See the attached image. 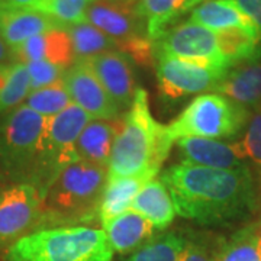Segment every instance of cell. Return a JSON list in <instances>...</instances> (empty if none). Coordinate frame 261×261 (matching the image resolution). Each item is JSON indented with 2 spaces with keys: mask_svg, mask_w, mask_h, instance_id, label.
<instances>
[{
  "mask_svg": "<svg viewBox=\"0 0 261 261\" xmlns=\"http://www.w3.org/2000/svg\"><path fill=\"white\" fill-rule=\"evenodd\" d=\"M176 214L197 224H225L251 214L255 189L248 166L232 170L180 163L161 174Z\"/></svg>",
  "mask_w": 261,
  "mask_h": 261,
  "instance_id": "1",
  "label": "cell"
},
{
  "mask_svg": "<svg viewBox=\"0 0 261 261\" xmlns=\"http://www.w3.org/2000/svg\"><path fill=\"white\" fill-rule=\"evenodd\" d=\"M161 126L149 111L148 93L137 89L129 112L125 115L121 132L113 144L108 163V180L135 176L148 170L159 173L171 149L163 140Z\"/></svg>",
  "mask_w": 261,
  "mask_h": 261,
  "instance_id": "2",
  "label": "cell"
},
{
  "mask_svg": "<svg viewBox=\"0 0 261 261\" xmlns=\"http://www.w3.org/2000/svg\"><path fill=\"white\" fill-rule=\"evenodd\" d=\"M108 183V167L77 160L56 176L44 193L41 226L94 222Z\"/></svg>",
  "mask_w": 261,
  "mask_h": 261,
  "instance_id": "3",
  "label": "cell"
},
{
  "mask_svg": "<svg viewBox=\"0 0 261 261\" xmlns=\"http://www.w3.org/2000/svg\"><path fill=\"white\" fill-rule=\"evenodd\" d=\"M48 118L20 105L0 121V163L18 183L45 193L44 141Z\"/></svg>",
  "mask_w": 261,
  "mask_h": 261,
  "instance_id": "4",
  "label": "cell"
},
{
  "mask_svg": "<svg viewBox=\"0 0 261 261\" xmlns=\"http://www.w3.org/2000/svg\"><path fill=\"white\" fill-rule=\"evenodd\" d=\"M8 261H112L113 250L103 229L60 226L22 237L6 251Z\"/></svg>",
  "mask_w": 261,
  "mask_h": 261,
  "instance_id": "5",
  "label": "cell"
},
{
  "mask_svg": "<svg viewBox=\"0 0 261 261\" xmlns=\"http://www.w3.org/2000/svg\"><path fill=\"white\" fill-rule=\"evenodd\" d=\"M250 121V111L222 94H200L177 118L161 126L167 145L180 138H232Z\"/></svg>",
  "mask_w": 261,
  "mask_h": 261,
  "instance_id": "6",
  "label": "cell"
},
{
  "mask_svg": "<svg viewBox=\"0 0 261 261\" xmlns=\"http://www.w3.org/2000/svg\"><path fill=\"white\" fill-rule=\"evenodd\" d=\"M44 192L31 183L0 186V247L38 231L42 221Z\"/></svg>",
  "mask_w": 261,
  "mask_h": 261,
  "instance_id": "7",
  "label": "cell"
},
{
  "mask_svg": "<svg viewBox=\"0 0 261 261\" xmlns=\"http://www.w3.org/2000/svg\"><path fill=\"white\" fill-rule=\"evenodd\" d=\"M154 53L155 58L170 57L199 65L229 70L218 49L215 32L192 20L168 28L154 42Z\"/></svg>",
  "mask_w": 261,
  "mask_h": 261,
  "instance_id": "8",
  "label": "cell"
},
{
  "mask_svg": "<svg viewBox=\"0 0 261 261\" xmlns=\"http://www.w3.org/2000/svg\"><path fill=\"white\" fill-rule=\"evenodd\" d=\"M90 119L92 118L74 103L68 105L56 116L48 118L44 141L45 190L63 167L79 160L75 144Z\"/></svg>",
  "mask_w": 261,
  "mask_h": 261,
  "instance_id": "9",
  "label": "cell"
},
{
  "mask_svg": "<svg viewBox=\"0 0 261 261\" xmlns=\"http://www.w3.org/2000/svg\"><path fill=\"white\" fill-rule=\"evenodd\" d=\"M86 19L94 28L112 38L121 49L141 38H149L140 0H92Z\"/></svg>",
  "mask_w": 261,
  "mask_h": 261,
  "instance_id": "10",
  "label": "cell"
},
{
  "mask_svg": "<svg viewBox=\"0 0 261 261\" xmlns=\"http://www.w3.org/2000/svg\"><path fill=\"white\" fill-rule=\"evenodd\" d=\"M157 79L161 96L176 100L189 94L206 93L216 89L228 70L189 63L170 57H157Z\"/></svg>",
  "mask_w": 261,
  "mask_h": 261,
  "instance_id": "11",
  "label": "cell"
},
{
  "mask_svg": "<svg viewBox=\"0 0 261 261\" xmlns=\"http://www.w3.org/2000/svg\"><path fill=\"white\" fill-rule=\"evenodd\" d=\"M63 84L71 102L82 108L92 119H118L119 109L87 61H75L67 68Z\"/></svg>",
  "mask_w": 261,
  "mask_h": 261,
  "instance_id": "12",
  "label": "cell"
},
{
  "mask_svg": "<svg viewBox=\"0 0 261 261\" xmlns=\"http://www.w3.org/2000/svg\"><path fill=\"white\" fill-rule=\"evenodd\" d=\"M87 63L116 108L119 111L130 108L137 87L129 57L119 49H113L87 60Z\"/></svg>",
  "mask_w": 261,
  "mask_h": 261,
  "instance_id": "13",
  "label": "cell"
},
{
  "mask_svg": "<svg viewBox=\"0 0 261 261\" xmlns=\"http://www.w3.org/2000/svg\"><path fill=\"white\" fill-rule=\"evenodd\" d=\"M54 29L64 28L54 19L32 9L31 6L0 2V37L10 49L22 45L29 38Z\"/></svg>",
  "mask_w": 261,
  "mask_h": 261,
  "instance_id": "14",
  "label": "cell"
},
{
  "mask_svg": "<svg viewBox=\"0 0 261 261\" xmlns=\"http://www.w3.org/2000/svg\"><path fill=\"white\" fill-rule=\"evenodd\" d=\"M178 151L183 155V163L202 167L232 168L245 167V157L237 142L228 144L211 138H180L176 141Z\"/></svg>",
  "mask_w": 261,
  "mask_h": 261,
  "instance_id": "15",
  "label": "cell"
},
{
  "mask_svg": "<svg viewBox=\"0 0 261 261\" xmlns=\"http://www.w3.org/2000/svg\"><path fill=\"white\" fill-rule=\"evenodd\" d=\"M215 92L244 108L261 106V51L251 60L231 67Z\"/></svg>",
  "mask_w": 261,
  "mask_h": 261,
  "instance_id": "16",
  "label": "cell"
},
{
  "mask_svg": "<svg viewBox=\"0 0 261 261\" xmlns=\"http://www.w3.org/2000/svg\"><path fill=\"white\" fill-rule=\"evenodd\" d=\"M16 63L44 60L67 70L75 63L73 45L65 29H54L37 37L29 38L22 45L12 49Z\"/></svg>",
  "mask_w": 261,
  "mask_h": 261,
  "instance_id": "17",
  "label": "cell"
},
{
  "mask_svg": "<svg viewBox=\"0 0 261 261\" xmlns=\"http://www.w3.org/2000/svg\"><path fill=\"white\" fill-rule=\"evenodd\" d=\"M123 119H90L80 134L75 151L79 160L108 167L113 144L122 129Z\"/></svg>",
  "mask_w": 261,
  "mask_h": 261,
  "instance_id": "18",
  "label": "cell"
},
{
  "mask_svg": "<svg viewBox=\"0 0 261 261\" xmlns=\"http://www.w3.org/2000/svg\"><path fill=\"white\" fill-rule=\"evenodd\" d=\"M155 176V171L148 170L135 176L108 180L97 209V218L100 224L105 226L116 216L126 212L141 189Z\"/></svg>",
  "mask_w": 261,
  "mask_h": 261,
  "instance_id": "19",
  "label": "cell"
},
{
  "mask_svg": "<svg viewBox=\"0 0 261 261\" xmlns=\"http://www.w3.org/2000/svg\"><path fill=\"white\" fill-rule=\"evenodd\" d=\"M113 252L126 254L135 251L154 233V225L142 215L128 209L103 226Z\"/></svg>",
  "mask_w": 261,
  "mask_h": 261,
  "instance_id": "20",
  "label": "cell"
},
{
  "mask_svg": "<svg viewBox=\"0 0 261 261\" xmlns=\"http://www.w3.org/2000/svg\"><path fill=\"white\" fill-rule=\"evenodd\" d=\"M129 209L145 216L157 229L167 228L176 216L171 195L168 193L166 185L159 178L149 180L141 189L140 193L132 200Z\"/></svg>",
  "mask_w": 261,
  "mask_h": 261,
  "instance_id": "21",
  "label": "cell"
},
{
  "mask_svg": "<svg viewBox=\"0 0 261 261\" xmlns=\"http://www.w3.org/2000/svg\"><path fill=\"white\" fill-rule=\"evenodd\" d=\"M197 25L219 32L228 28H245L260 32L229 0H203L190 10V19ZM261 37V35H260Z\"/></svg>",
  "mask_w": 261,
  "mask_h": 261,
  "instance_id": "22",
  "label": "cell"
},
{
  "mask_svg": "<svg viewBox=\"0 0 261 261\" xmlns=\"http://www.w3.org/2000/svg\"><path fill=\"white\" fill-rule=\"evenodd\" d=\"M215 35L218 49L229 68L251 60L261 51V37L251 29L228 28Z\"/></svg>",
  "mask_w": 261,
  "mask_h": 261,
  "instance_id": "23",
  "label": "cell"
},
{
  "mask_svg": "<svg viewBox=\"0 0 261 261\" xmlns=\"http://www.w3.org/2000/svg\"><path fill=\"white\" fill-rule=\"evenodd\" d=\"M197 3L200 0H140L149 39L155 42L167 31L170 23L193 9Z\"/></svg>",
  "mask_w": 261,
  "mask_h": 261,
  "instance_id": "24",
  "label": "cell"
},
{
  "mask_svg": "<svg viewBox=\"0 0 261 261\" xmlns=\"http://www.w3.org/2000/svg\"><path fill=\"white\" fill-rule=\"evenodd\" d=\"M31 93V79L23 63L0 65V113L20 106Z\"/></svg>",
  "mask_w": 261,
  "mask_h": 261,
  "instance_id": "25",
  "label": "cell"
},
{
  "mask_svg": "<svg viewBox=\"0 0 261 261\" xmlns=\"http://www.w3.org/2000/svg\"><path fill=\"white\" fill-rule=\"evenodd\" d=\"M64 29L71 41L75 61H87L99 54L118 48V44L112 38L105 35L102 31L94 28L89 22L70 25Z\"/></svg>",
  "mask_w": 261,
  "mask_h": 261,
  "instance_id": "26",
  "label": "cell"
},
{
  "mask_svg": "<svg viewBox=\"0 0 261 261\" xmlns=\"http://www.w3.org/2000/svg\"><path fill=\"white\" fill-rule=\"evenodd\" d=\"M187 240L178 232H168L142 244L126 261H180Z\"/></svg>",
  "mask_w": 261,
  "mask_h": 261,
  "instance_id": "27",
  "label": "cell"
},
{
  "mask_svg": "<svg viewBox=\"0 0 261 261\" xmlns=\"http://www.w3.org/2000/svg\"><path fill=\"white\" fill-rule=\"evenodd\" d=\"M215 261H261L258 228L247 226L222 244Z\"/></svg>",
  "mask_w": 261,
  "mask_h": 261,
  "instance_id": "28",
  "label": "cell"
},
{
  "mask_svg": "<svg viewBox=\"0 0 261 261\" xmlns=\"http://www.w3.org/2000/svg\"><path fill=\"white\" fill-rule=\"evenodd\" d=\"M89 3L90 0H32L31 8L54 19L65 28L87 22L86 10Z\"/></svg>",
  "mask_w": 261,
  "mask_h": 261,
  "instance_id": "29",
  "label": "cell"
},
{
  "mask_svg": "<svg viewBox=\"0 0 261 261\" xmlns=\"http://www.w3.org/2000/svg\"><path fill=\"white\" fill-rule=\"evenodd\" d=\"M71 99L65 90L63 82L31 92L25 103L32 111L45 118H53L60 112H63L68 105H71Z\"/></svg>",
  "mask_w": 261,
  "mask_h": 261,
  "instance_id": "30",
  "label": "cell"
},
{
  "mask_svg": "<svg viewBox=\"0 0 261 261\" xmlns=\"http://www.w3.org/2000/svg\"><path fill=\"white\" fill-rule=\"evenodd\" d=\"M25 65L31 79V92L63 82L65 70L53 63L39 60V61H29Z\"/></svg>",
  "mask_w": 261,
  "mask_h": 261,
  "instance_id": "31",
  "label": "cell"
},
{
  "mask_svg": "<svg viewBox=\"0 0 261 261\" xmlns=\"http://www.w3.org/2000/svg\"><path fill=\"white\" fill-rule=\"evenodd\" d=\"M243 155L261 167V106L251 115L243 141L237 142Z\"/></svg>",
  "mask_w": 261,
  "mask_h": 261,
  "instance_id": "32",
  "label": "cell"
},
{
  "mask_svg": "<svg viewBox=\"0 0 261 261\" xmlns=\"http://www.w3.org/2000/svg\"><path fill=\"white\" fill-rule=\"evenodd\" d=\"M218 250L214 251L206 244L192 243V241L187 240V245L180 261H215Z\"/></svg>",
  "mask_w": 261,
  "mask_h": 261,
  "instance_id": "33",
  "label": "cell"
},
{
  "mask_svg": "<svg viewBox=\"0 0 261 261\" xmlns=\"http://www.w3.org/2000/svg\"><path fill=\"white\" fill-rule=\"evenodd\" d=\"M233 3L244 16L251 20L261 35V0H229Z\"/></svg>",
  "mask_w": 261,
  "mask_h": 261,
  "instance_id": "34",
  "label": "cell"
},
{
  "mask_svg": "<svg viewBox=\"0 0 261 261\" xmlns=\"http://www.w3.org/2000/svg\"><path fill=\"white\" fill-rule=\"evenodd\" d=\"M9 63H15L13 53L9 45L3 41V38L0 37V65L9 64Z\"/></svg>",
  "mask_w": 261,
  "mask_h": 261,
  "instance_id": "35",
  "label": "cell"
},
{
  "mask_svg": "<svg viewBox=\"0 0 261 261\" xmlns=\"http://www.w3.org/2000/svg\"><path fill=\"white\" fill-rule=\"evenodd\" d=\"M5 3H12V5H20V6H31L32 0H0Z\"/></svg>",
  "mask_w": 261,
  "mask_h": 261,
  "instance_id": "36",
  "label": "cell"
},
{
  "mask_svg": "<svg viewBox=\"0 0 261 261\" xmlns=\"http://www.w3.org/2000/svg\"><path fill=\"white\" fill-rule=\"evenodd\" d=\"M258 248H260V255H261V226L258 228Z\"/></svg>",
  "mask_w": 261,
  "mask_h": 261,
  "instance_id": "37",
  "label": "cell"
},
{
  "mask_svg": "<svg viewBox=\"0 0 261 261\" xmlns=\"http://www.w3.org/2000/svg\"><path fill=\"white\" fill-rule=\"evenodd\" d=\"M200 2H203V0H200Z\"/></svg>",
  "mask_w": 261,
  "mask_h": 261,
  "instance_id": "38",
  "label": "cell"
},
{
  "mask_svg": "<svg viewBox=\"0 0 261 261\" xmlns=\"http://www.w3.org/2000/svg\"><path fill=\"white\" fill-rule=\"evenodd\" d=\"M90 2H92V0H90Z\"/></svg>",
  "mask_w": 261,
  "mask_h": 261,
  "instance_id": "39",
  "label": "cell"
}]
</instances>
